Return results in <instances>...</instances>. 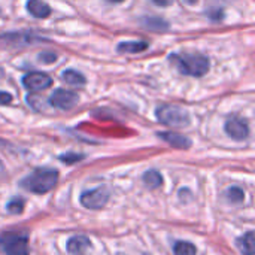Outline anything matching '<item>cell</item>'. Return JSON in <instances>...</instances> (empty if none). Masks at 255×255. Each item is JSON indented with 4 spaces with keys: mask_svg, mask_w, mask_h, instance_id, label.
<instances>
[{
    "mask_svg": "<svg viewBox=\"0 0 255 255\" xmlns=\"http://www.w3.org/2000/svg\"><path fill=\"white\" fill-rule=\"evenodd\" d=\"M170 64H173L182 75L203 76L209 70V60L199 52H181L169 55Z\"/></svg>",
    "mask_w": 255,
    "mask_h": 255,
    "instance_id": "obj_1",
    "label": "cell"
},
{
    "mask_svg": "<svg viewBox=\"0 0 255 255\" xmlns=\"http://www.w3.org/2000/svg\"><path fill=\"white\" fill-rule=\"evenodd\" d=\"M58 182V172L55 169H36L33 173L21 181V187L33 194H46Z\"/></svg>",
    "mask_w": 255,
    "mask_h": 255,
    "instance_id": "obj_2",
    "label": "cell"
},
{
    "mask_svg": "<svg viewBox=\"0 0 255 255\" xmlns=\"http://www.w3.org/2000/svg\"><path fill=\"white\" fill-rule=\"evenodd\" d=\"M155 117L157 120L169 127L175 128H184L190 126V115L188 112L175 105H161L155 109Z\"/></svg>",
    "mask_w": 255,
    "mask_h": 255,
    "instance_id": "obj_3",
    "label": "cell"
},
{
    "mask_svg": "<svg viewBox=\"0 0 255 255\" xmlns=\"http://www.w3.org/2000/svg\"><path fill=\"white\" fill-rule=\"evenodd\" d=\"M0 254L28 255V235L15 232L0 235Z\"/></svg>",
    "mask_w": 255,
    "mask_h": 255,
    "instance_id": "obj_4",
    "label": "cell"
},
{
    "mask_svg": "<svg viewBox=\"0 0 255 255\" xmlns=\"http://www.w3.org/2000/svg\"><path fill=\"white\" fill-rule=\"evenodd\" d=\"M108 200H109V190L106 187H99L94 190L84 191L79 197L81 205L91 211L102 209L108 203Z\"/></svg>",
    "mask_w": 255,
    "mask_h": 255,
    "instance_id": "obj_5",
    "label": "cell"
},
{
    "mask_svg": "<svg viewBox=\"0 0 255 255\" xmlns=\"http://www.w3.org/2000/svg\"><path fill=\"white\" fill-rule=\"evenodd\" d=\"M79 102V97L76 93L70 91V90H64V88H57L54 90V93L49 97V103L57 108V109H72L76 103Z\"/></svg>",
    "mask_w": 255,
    "mask_h": 255,
    "instance_id": "obj_6",
    "label": "cell"
},
{
    "mask_svg": "<svg viewBox=\"0 0 255 255\" xmlns=\"http://www.w3.org/2000/svg\"><path fill=\"white\" fill-rule=\"evenodd\" d=\"M51 84H52L51 76L43 72H31L22 78V85L28 91H42V90L49 88Z\"/></svg>",
    "mask_w": 255,
    "mask_h": 255,
    "instance_id": "obj_7",
    "label": "cell"
},
{
    "mask_svg": "<svg viewBox=\"0 0 255 255\" xmlns=\"http://www.w3.org/2000/svg\"><path fill=\"white\" fill-rule=\"evenodd\" d=\"M226 133L235 140H245L250 136V126L245 120L233 117L226 123Z\"/></svg>",
    "mask_w": 255,
    "mask_h": 255,
    "instance_id": "obj_8",
    "label": "cell"
},
{
    "mask_svg": "<svg viewBox=\"0 0 255 255\" xmlns=\"http://www.w3.org/2000/svg\"><path fill=\"white\" fill-rule=\"evenodd\" d=\"M157 136L161 140H164L166 143H169L170 146L178 148V149H188L193 145V142L187 136L179 134V133H175V131H160Z\"/></svg>",
    "mask_w": 255,
    "mask_h": 255,
    "instance_id": "obj_9",
    "label": "cell"
},
{
    "mask_svg": "<svg viewBox=\"0 0 255 255\" xmlns=\"http://www.w3.org/2000/svg\"><path fill=\"white\" fill-rule=\"evenodd\" d=\"M66 248L70 255H85V253L91 248V242L87 236L78 235L67 241Z\"/></svg>",
    "mask_w": 255,
    "mask_h": 255,
    "instance_id": "obj_10",
    "label": "cell"
},
{
    "mask_svg": "<svg viewBox=\"0 0 255 255\" xmlns=\"http://www.w3.org/2000/svg\"><path fill=\"white\" fill-rule=\"evenodd\" d=\"M25 7L34 18H46L51 15V7L43 0H28Z\"/></svg>",
    "mask_w": 255,
    "mask_h": 255,
    "instance_id": "obj_11",
    "label": "cell"
},
{
    "mask_svg": "<svg viewBox=\"0 0 255 255\" xmlns=\"http://www.w3.org/2000/svg\"><path fill=\"white\" fill-rule=\"evenodd\" d=\"M239 251L244 255H254L255 253V235L254 232H248L242 238L236 241Z\"/></svg>",
    "mask_w": 255,
    "mask_h": 255,
    "instance_id": "obj_12",
    "label": "cell"
},
{
    "mask_svg": "<svg viewBox=\"0 0 255 255\" xmlns=\"http://www.w3.org/2000/svg\"><path fill=\"white\" fill-rule=\"evenodd\" d=\"M142 25L151 31H166L169 28V22L158 16H145L142 18Z\"/></svg>",
    "mask_w": 255,
    "mask_h": 255,
    "instance_id": "obj_13",
    "label": "cell"
},
{
    "mask_svg": "<svg viewBox=\"0 0 255 255\" xmlns=\"http://www.w3.org/2000/svg\"><path fill=\"white\" fill-rule=\"evenodd\" d=\"M148 49V42L145 40H133V42H121L118 45V52H127V54H136L143 52Z\"/></svg>",
    "mask_w": 255,
    "mask_h": 255,
    "instance_id": "obj_14",
    "label": "cell"
},
{
    "mask_svg": "<svg viewBox=\"0 0 255 255\" xmlns=\"http://www.w3.org/2000/svg\"><path fill=\"white\" fill-rule=\"evenodd\" d=\"M61 79L69 84V85H73V87H82L85 84V76L73 69H67L61 73Z\"/></svg>",
    "mask_w": 255,
    "mask_h": 255,
    "instance_id": "obj_15",
    "label": "cell"
},
{
    "mask_svg": "<svg viewBox=\"0 0 255 255\" xmlns=\"http://www.w3.org/2000/svg\"><path fill=\"white\" fill-rule=\"evenodd\" d=\"M143 182L148 188L151 190H155V188H160L161 184H163V176L161 173H158L157 170H148L143 173Z\"/></svg>",
    "mask_w": 255,
    "mask_h": 255,
    "instance_id": "obj_16",
    "label": "cell"
},
{
    "mask_svg": "<svg viewBox=\"0 0 255 255\" xmlns=\"http://www.w3.org/2000/svg\"><path fill=\"white\" fill-rule=\"evenodd\" d=\"M173 254L175 255H196L197 254V248L191 244V242H185V241H178L173 245Z\"/></svg>",
    "mask_w": 255,
    "mask_h": 255,
    "instance_id": "obj_17",
    "label": "cell"
},
{
    "mask_svg": "<svg viewBox=\"0 0 255 255\" xmlns=\"http://www.w3.org/2000/svg\"><path fill=\"white\" fill-rule=\"evenodd\" d=\"M226 197H227V200H229L230 203H233V205H241V203H244V200H245V193H244V190L239 188V187H232V188H229V190L226 191Z\"/></svg>",
    "mask_w": 255,
    "mask_h": 255,
    "instance_id": "obj_18",
    "label": "cell"
},
{
    "mask_svg": "<svg viewBox=\"0 0 255 255\" xmlns=\"http://www.w3.org/2000/svg\"><path fill=\"white\" fill-rule=\"evenodd\" d=\"M24 206H25L24 199H21V197H13L12 200L7 202L6 209H7V212H9L10 215H19V214H22Z\"/></svg>",
    "mask_w": 255,
    "mask_h": 255,
    "instance_id": "obj_19",
    "label": "cell"
},
{
    "mask_svg": "<svg viewBox=\"0 0 255 255\" xmlns=\"http://www.w3.org/2000/svg\"><path fill=\"white\" fill-rule=\"evenodd\" d=\"M84 158H85V155H82V154H75V152H67V154L60 155V160H61L63 163H66V164H75V163H78V161H81V160H84Z\"/></svg>",
    "mask_w": 255,
    "mask_h": 255,
    "instance_id": "obj_20",
    "label": "cell"
},
{
    "mask_svg": "<svg viewBox=\"0 0 255 255\" xmlns=\"http://www.w3.org/2000/svg\"><path fill=\"white\" fill-rule=\"evenodd\" d=\"M39 61H42V63H45V64H49V63H54L55 60H57V55L54 54V52H49V51H43V52H40L39 54Z\"/></svg>",
    "mask_w": 255,
    "mask_h": 255,
    "instance_id": "obj_21",
    "label": "cell"
},
{
    "mask_svg": "<svg viewBox=\"0 0 255 255\" xmlns=\"http://www.w3.org/2000/svg\"><path fill=\"white\" fill-rule=\"evenodd\" d=\"M208 16H209L212 21H220V19H223L224 13H223L221 9H214V10H209V12H208Z\"/></svg>",
    "mask_w": 255,
    "mask_h": 255,
    "instance_id": "obj_22",
    "label": "cell"
},
{
    "mask_svg": "<svg viewBox=\"0 0 255 255\" xmlns=\"http://www.w3.org/2000/svg\"><path fill=\"white\" fill-rule=\"evenodd\" d=\"M12 102V96L9 93H4V91H0V103H10Z\"/></svg>",
    "mask_w": 255,
    "mask_h": 255,
    "instance_id": "obj_23",
    "label": "cell"
},
{
    "mask_svg": "<svg viewBox=\"0 0 255 255\" xmlns=\"http://www.w3.org/2000/svg\"><path fill=\"white\" fill-rule=\"evenodd\" d=\"M155 6H160V7H167L173 3V0H151Z\"/></svg>",
    "mask_w": 255,
    "mask_h": 255,
    "instance_id": "obj_24",
    "label": "cell"
},
{
    "mask_svg": "<svg viewBox=\"0 0 255 255\" xmlns=\"http://www.w3.org/2000/svg\"><path fill=\"white\" fill-rule=\"evenodd\" d=\"M184 1H185L187 4H196V3H197L199 0H184Z\"/></svg>",
    "mask_w": 255,
    "mask_h": 255,
    "instance_id": "obj_25",
    "label": "cell"
},
{
    "mask_svg": "<svg viewBox=\"0 0 255 255\" xmlns=\"http://www.w3.org/2000/svg\"><path fill=\"white\" fill-rule=\"evenodd\" d=\"M3 76H4V70H3V69L0 67V78H3Z\"/></svg>",
    "mask_w": 255,
    "mask_h": 255,
    "instance_id": "obj_26",
    "label": "cell"
},
{
    "mask_svg": "<svg viewBox=\"0 0 255 255\" xmlns=\"http://www.w3.org/2000/svg\"><path fill=\"white\" fill-rule=\"evenodd\" d=\"M108 1H112V3H121V1H124V0H108Z\"/></svg>",
    "mask_w": 255,
    "mask_h": 255,
    "instance_id": "obj_27",
    "label": "cell"
},
{
    "mask_svg": "<svg viewBox=\"0 0 255 255\" xmlns=\"http://www.w3.org/2000/svg\"><path fill=\"white\" fill-rule=\"evenodd\" d=\"M3 170V166H1V161H0V172Z\"/></svg>",
    "mask_w": 255,
    "mask_h": 255,
    "instance_id": "obj_28",
    "label": "cell"
},
{
    "mask_svg": "<svg viewBox=\"0 0 255 255\" xmlns=\"http://www.w3.org/2000/svg\"><path fill=\"white\" fill-rule=\"evenodd\" d=\"M146 255H148V254H146Z\"/></svg>",
    "mask_w": 255,
    "mask_h": 255,
    "instance_id": "obj_29",
    "label": "cell"
}]
</instances>
